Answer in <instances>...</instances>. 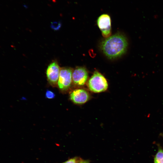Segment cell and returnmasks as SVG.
Here are the masks:
<instances>
[{"label": "cell", "mask_w": 163, "mask_h": 163, "mask_svg": "<svg viewBox=\"0 0 163 163\" xmlns=\"http://www.w3.org/2000/svg\"><path fill=\"white\" fill-rule=\"evenodd\" d=\"M61 26V23L59 21H54L51 24V27L54 30H57L59 29Z\"/></svg>", "instance_id": "obj_9"}, {"label": "cell", "mask_w": 163, "mask_h": 163, "mask_svg": "<svg viewBox=\"0 0 163 163\" xmlns=\"http://www.w3.org/2000/svg\"><path fill=\"white\" fill-rule=\"evenodd\" d=\"M154 163H163V149L159 146L154 158Z\"/></svg>", "instance_id": "obj_8"}, {"label": "cell", "mask_w": 163, "mask_h": 163, "mask_svg": "<svg viewBox=\"0 0 163 163\" xmlns=\"http://www.w3.org/2000/svg\"><path fill=\"white\" fill-rule=\"evenodd\" d=\"M55 96V95L54 92L52 91L47 90L46 92L45 97L46 98L52 99L54 98Z\"/></svg>", "instance_id": "obj_11"}, {"label": "cell", "mask_w": 163, "mask_h": 163, "mask_svg": "<svg viewBox=\"0 0 163 163\" xmlns=\"http://www.w3.org/2000/svg\"><path fill=\"white\" fill-rule=\"evenodd\" d=\"M128 46L126 38L119 33L107 38L102 41L100 45L103 53L111 59L121 56L126 52Z\"/></svg>", "instance_id": "obj_1"}, {"label": "cell", "mask_w": 163, "mask_h": 163, "mask_svg": "<svg viewBox=\"0 0 163 163\" xmlns=\"http://www.w3.org/2000/svg\"><path fill=\"white\" fill-rule=\"evenodd\" d=\"M72 72V69L70 68L64 67L60 69L57 84L61 90L66 91L70 87Z\"/></svg>", "instance_id": "obj_3"}, {"label": "cell", "mask_w": 163, "mask_h": 163, "mask_svg": "<svg viewBox=\"0 0 163 163\" xmlns=\"http://www.w3.org/2000/svg\"><path fill=\"white\" fill-rule=\"evenodd\" d=\"M88 86L91 91L94 93H100L106 90L108 85L104 76L96 71L89 80Z\"/></svg>", "instance_id": "obj_2"}, {"label": "cell", "mask_w": 163, "mask_h": 163, "mask_svg": "<svg viewBox=\"0 0 163 163\" xmlns=\"http://www.w3.org/2000/svg\"><path fill=\"white\" fill-rule=\"evenodd\" d=\"M88 73L86 69L83 67H76L72 73V81L77 86H82L87 80Z\"/></svg>", "instance_id": "obj_6"}, {"label": "cell", "mask_w": 163, "mask_h": 163, "mask_svg": "<svg viewBox=\"0 0 163 163\" xmlns=\"http://www.w3.org/2000/svg\"><path fill=\"white\" fill-rule=\"evenodd\" d=\"M71 100L76 104H83L89 100L90 96L86 91L83 89L74 90L70 94Z\"/></svg>", "instance_id": "obj_7"}, {"label": "cell", "mask_w": 163, "mask_h": 163, "mask_svg": "<svg viewBox=\"0 0 163 163\" xmlns=\"http://www.w3.org/2000/svg\"><path fill=\"white\" fill-rule=\"evenodd\" d=\"M81 158L75 157L71 158L62 163H79Z\"/></svg>", "instance_id": "obj_10"}, {"label": "cell", "mask_w": 163, "mask_h": 163, "mask_svg": "<svg viewBox=\"0 0 163 163\" xmlns=\"http://www.w3.org/2000/svg\"><path fill=\"white\" fill-rule=\"evenodd\" d=\"M79 163H89L88 161L83 160L81 159Z\"/></svg>", "instance_id": "obj_12"}, {"label": "cell", "mask_w": 163, "mask_h": 163, "mask_svg": "<svg viewBox=\"0 0 163 163\" xmlns=\"http://www.w3.org/2000/svg\"><path fill=\"white\" fill-rule=\"evenodd\" d=\"M97 23L103 36L106 38L109 37L111 34V20L110 16L106 14L101 15L97 19Z\"/></svg>", "instance_id": "obj_4"}, {"label": "cell", "mask_w": 163, "mask_h": 163, "mask_svg": "<svg viewBox=\"0 0 163 163\" xmlns=\"http://www.w3.org/2000/svg\"><path fill=\"white\" fill-rule=\"evenodd\" d=\"M162 136L163 137V134H162Z\"/></svg>", "instance_id": "obj_13"}, {"label": "cell", "mask_w": 163, "mask_h": 163, "mask_svg": "<svg viewBox=\"0 0 163 163\" xmlns=\"http://www.w3.org/2000/svg\"><path fill=\"white\" fill-rule=\"evenodd\" d=\"M60 69L56 62H53L48 66L46 71L47 80L52 86L58 83Z\"/></svg>", "instance_id": "obj_5"}]
</instances>
